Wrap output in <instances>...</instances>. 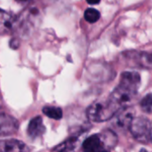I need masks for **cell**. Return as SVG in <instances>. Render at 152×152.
Listing matches in <instances>:
<instances>
[{
    "label": "cell",
    "instance_id": "cell-1",
    "mask_svg": "<svg viewBox=\"0 0 152 152\" xmlns=\"http://www.w3.org/2000/svg\"><path fill=\"white\" fill-rule=\"evenodd\" d=\"M119 108L120 106L116 104L111 99L99 101L88 107L86 116L93 122H103L112 118L119 111Z\"/></svg>",
    "mask_w": 152,
    "mask_h": 152
},
{
    "label": "cell",
    "instance_id": "cell-2",
    "mask_svg": "<svg viewBox=\"0 0 152 152\" xmlns=\"http://www.w3.org/2000/svg\"><path fill=\"white\" fill-rule=\"evenodd\" d=\"M130 132L133 137L139 142L148 143L151 140V126L145 118H135L131 125Z\"/></svg>",
    "mask_w": 152,
    "mask_h": 152
},
{
    "label": "cell",
    "instance_id": "cell-3",
    "mask_svg": "<svg viewBox=\"0 0 152 152\" xmlns=\"http://www.w3.org/2000/svg\"><path fill=\"white\" fill-rule=\"evenodd\" d=\"M124 56L127 63L131 66H135L137 68L152 69V53L145 52H126Z\"/></svg>",
    "mask_w": 152,
    "mask_h": 152
},
{
    "label": "cell",
    "instance_id": "cell-4",
    "mask_svg": "<svg viewBox=\"0 0 152 152\" xmlns=\"http://www.w3.org/2000/svg\"><path fill=\"white\" fill-rule=\"evenodd\" d=\"M114 118H115L113 121V126L119 131L130 130L131 125L134 119V111L129 108L120 110L114 116Z\"/></svg>",
    "mask_w": 152,
    "mask_h": 152
},
{
    "label": "cell",
    "instance_id": "cell-5",
    "mask_svg": "<svg viewBox=\"0 0 152 152\" xmlns=\"http://www.w3.org/2000/svg\"><path fill=\"white\" fill-rule=\"evenodd\" d=\"M118 86L136 94L141 86V77L137 72H133V71L124 72L120 77V82Z\"/></svg>",
    "mask_w": 152,
    "mask_h": 152
},
{
    "label": "cell",
    "instance_id": "cell-6",
    "mask_svg": "<svg viewBox=\"0 0 152 152\" xmlns=\"http://www.w3.org/2000/svg\"><path fill=\"white\" fill-rule=\"evenodd\" d=\"M109 151L101 134L89 136L83 142L84 152H106Z\"/></svg>",
    "mask_w": 152,
    "mask_h": 152
},
{
    "label": "cell",
    "instance_id": "cell-7",
    "mask_svg": "<svg viewBox=\"0 0 152 152\" xmlns=\"http://www.w3.org/2000/svg\"><path fill=\"white\" fill-rule=\"evenodd\" d=\"M19 123L14 118L2 113L0 118V133L1 136H7L13 134L17 132Z\"/></svg>",
    "mask_w": 152,
    "mask_h": 152
},
{
    "label": "cell",
    "instance_id": "cell-8",
    "mask_svg": "<svg viewBox=\"0 0 152 152\" xmlns=\"http://www.w3.org/2000/svg\"><path fill=\"white\" fill-rule=\"evenodd\" d=\"M28 135L32 138H37L41 135H43L45 132V127L43 124V120L41 117H36L32 118L28 126Z\"/></svg>",
    "mask_w": 152,
    "mask_h": 152
},
{
    "label": "cell",
    "instance_id": "cell-9",
    "mask_svg": "<svg viewBox=\"0 0 152 152\" xmlns=\"http://www.w3.org/2000/svg\"><path fill=\"white\" fill-rule=\"evenodd\" d=\"M0 146L2 152H29L28 146L18 140H4Z\"/></svg>",
    "mask_w": 152,
    "mask_h": 152
},
{
    "label": "cell",
    "instance_id": "cell-10",
    "mask_svg": "<svg viewBox=\"0 0 152 152\" xmlns=\"http://www.w3.org/2000/svg\"><path fill=\"white\" fill-rule=\"evenodd\" d=\"M15 19L10 13L2 11L1 12V32L2 34L9 33L13 29Z\"/></svg>",
    "mask_w": 152,
    "mask_h": 152
},
{
    "label": "cell",
    "instance_id": "cell-11",
    "mask_svg": "<svg viewBox=\"0 0 152 152\" xmlns=\"http://www.w3.org/2000/svg\"><path fill=\"white\" fill-rule=\"evenodd\" d=\"M101 135L109 150L112 149L116 146V144L118 142V137L113 131L105 130L102 133H101Z\"/></svg>",
    "mask_w": 152,
    "mask_h": 152
},
{
    "label": "cell",
    "instance_id": "cell-12",
    "mask_svg": "<svg viewBox=\"0 0 152 152\" xmlns=\"http://www.w3.org/2000/svg\"><path fill=\"white\" fill-rule=\"evenodd\" d=\"M43 112L45 115H46L48 118H53V119H61L62 118V110L59 107H53V106H46L43 108Z\"/></svg>",
    "mask_w": 152,
    "mask_h": 152
},
{
    "label": "cell",
    "instance_id": "cell-13",
    "mask_svg": "<svg viewBox=\"0 0 152 152\" xmlns=\"http://www.w3.org/2000/svg\"><path fill=\"white\" fill-rule=\"evenodd\" d=\"M101 17V13L98 10L94 8H88L85 11L84 18L85 20L89 23H94L96 22Z\"/></svg>",
    "mask_w": 152,
    "mask_h": 152
},
{
    "label": "cell",
    "instance_id": "cell-14",
    "mask_svg": "<svg viewBox=\"0 0 152 152\" xmlns=\"http://www.w3.org/2000/svg\"><path fill=\"white\" fill-rule=\"evenodd\" d=\"M140 106L142 110L146 113H151L152 112V94H147L140 103Z\"/></svg>",
    "mask_w": 152,
    "mask_h": 152
},
{
    "label": "cell",
    "instance_id": "cell-15",
    "mask_svg": "<svg viewBox=\"0 0 152 152\" xmlns=\"http://www.w3.org/2000/svg\"><path fill=\"white\" fill-rule=\"evenodd\" d=\"M86 2H87V4L94 5V4H99V3L101 2V0H86Z\"/></svg>",
    "mask_w": 152,
    "mask_h": 152
},
{
    "label": "cell",
    "instance_id": "cell-16",
    "mask_svg": "<svg viewBox=\"0 0 152 152\" xmlns=\"http://www.w3.org/2000/svg\"><path fill=\"white\" fill-rule=\"evenodd\" d=\"M56 152H75L73 150H64V151H59Z\"/></svg>",
    "mask_w": 152,
    "mask_h": 152
},
{
    "label": "cell",
    "instance_id": "cell-17",
    "mask_svg": "<svg viewBox=\"0 0 152 152\" xmlns=\"http://www.w3.org/2000/svg\"><path fill=\"white\" fill-rule=\"evenodd\" d=\"M17 2H19V3H23V2H26V1H28V0H16Z\"/></svg>",
    "mask_w": 152,
    "mask_h": 152
},
{
    "label": "cell",
    "instance_id": "cell-18",
    "mask_svg": "<svg viewBox=\"0 0 152 152\" xmlns=\"http://www.w3.org/2000/svg\"><path fill=\"white\" fill-rule=\"evenodd\" d=\"M141 152H148L146 150H144V149H142V150H141Z\"/></svg>",
    "mask_w": 152,
    "mask_h": 152
},
{
    "label": "cell",
    "instance_id": "cell-19",
    "mask_svg": "<svg viewBox=\"0 0 152 152\" xmlns=\"http://www.w3.org/2000/svg\"><path fill=\"white\" fill-rule=\"evenodd\" d=\"M106 152H110V151H106Z\"/></svg>",
    "mask_w": 152,
    "mask_h": 152
}]
</instances>
